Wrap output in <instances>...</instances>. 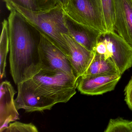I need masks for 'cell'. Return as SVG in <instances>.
<instances>
[{"label": "cell", "mask_w": 132, "mask_h": 132, "mask_svg": "<svg viewBox=\"0 0 132 132\" xmlns=\"http://www.w3.org/2000/svg\"><path fill=\"white\" fill-rule=\"evenodd\" d=\"M115 30L132 46V0H115Z\"/></svg>", "instance_id": "8fae6325"}, {"label": "cell", "mask_w": 132, "mask_h": 132, "mask_svg": "<svg viewBox=\"0 0 132 132\" xmlns=\"http://www.w3.org/2000/svg\"><path fill=\"white\" fill-rule=\"evenodd\" d=\"M18 95L15 100L17 109H23L27 112L50 110L57 104L43 96L24 81L17 85Z\"/></svg>", "instance_id": "52a82bcc"}, {"label": "cell", "mask_w": 132, "mask_h": 132, "mask_svg": "<svg viewBox=\"0 0 132 132\" xmlns=\"http://www.w3.org/2000/svg\"><path fill=\"white\" fill-rule=\"evenodd\" d=\"M121 75L83 76L78 81V90L88 95H102L113 91L120 79Z\"/></svg>", "instance_id": "ba28073f"}, {"label": "cell", "mask_w": 132, "mask_h": 132, "mask_svg": "<svg viewBox=\"0 0 132 132\" xmlns=\"http://www.w3.org/2000/svg\"><path fill=\"white\" fill-rule=\"evenodd\" d=\"M8 10L10 72L17 85L40 69L38 46L41 34L15 10Z\"/></svg>", "instance_id": "6da1fadb"}, {"label": "cell", "mask_w": 132, "mask_h": 132, "mask_svg": "<svg viewBox=\"0 0 132 132\" xmlns=\"http://www.w3.org/2000/svg\"><path fill=\"white\" fill-rule=\"evenodd\" d=\"M10 51L8 21L4 20L2 23V30L0 42V76L1 79L5 78L6 59Z\"/></svg>", "instance_id": "5bb4252c"}, {"label": "cell", "mask_w": 132, "mask_h": 132, "mask_svg": "<svg viewBox=\"0 0 132 132\" xmlns=\"http://www.w3.org/2000/svg\"><path fill=\"white\" fill-rule=\"evenodd\" d=\"M65 21L69 35L87 50L94 51L102 32L75 21L65 14Z\"/></svg>", "instance_id": "30bf717a"}, {"label": "cell", "mask_w": 132, "mask_h": 132, "mask_svg": "<svg viewBox=\"0 0 132 132\" xmlns=\"http://www.w3.org/2000/svg\"><path fill=\"white\" fill-rule=\"evenodd\" d=\"M37 11L50 10L57 6L56 0H33Z\"/></svg>", "instance_id": "ac0fdd59"}, {"label": "cell", "mask_w": 132, "mask_h": 132, "mask_svg": "<svg viewBox=\"0 0 132 132\" xmlns=\"http://www.w3.org/2000/svg\"><path fill=\"white\" fill-rule=\"evenodd\" d=\"M69 48L68 58L71 62L77 77L84 75L94 57L95 53L90 51L76 42L68 34L63 35Z\"/></svg>", "instance_id": "7c38bea8"}, {"label": "cell", "mask_w": 132, "mask_h": 132, "mask_svg": "<svg viewBox=\"0 0 132 132\" xmlns=\"http://www.w3.org/2000/svg\"><path fill=\"white\" fill-rule=\"evenodd\" d=\"M106 31H115V0H101Z\"/></svg>", "instance_id": "9a60e30c"}, {"label": "cell", "mask_w": 132, "mask_h": 132, "mask_svg": "<svg viewBox=\"0 0 132 132\" xmlns=\"http://www.w3.org/2000/svg\"><path fill=\"white\" fill-rule=\"evenodd\" d=\"M0 92V132H2L10 123L20 119L14 100L16 92L10 82H2Z\"/></svg>", "instance_id": "9c48e42d"}, {"label": "cell", "mask_w": 132, "mask_h": 132, "mask_svg": "<svg viewBox=\"0 0 132 132\" xmlns=\"http://www.w3.org/2000/svg\"><path fill=\"white\" fill-rule=\"evenodd\" d=\"M69 0H56L57 4L63 7L65 6L68 3Z\"/></svg>", "instance_id": "44dd1931"}, {"label": "cell", "mask_w": 132, "mask_h": 132, "mask_svg": "<svg viewBox=\"0 0 132 132\" xmlns=\"http://www.w3.org/2000/svg\"><path fill=\"white\" fill-rule=\"evenodd\" d=\"M6 4L12 3L30 10L37 11L33 0H3Z\"/></svg>", "instance_id": "d6986e66"}, {"label": "cell", "mask_w": 132, "mask_h": 132, "mask_svg": "<svg viewBox=\"0 0 132 132\" xmlns=\"http://www.w3.org/2000/svg\"><path fill=\"white\" fill-rule=\"evenodd\" d=\"M62 8L75 21L102 33L106 32L101 0H69Z\"/></svg>", "instance_id": "277c9868"}, {"label": "cell", "mask_w": 132, "mask_h": 132, "mask_svg": "<svg viewBox=\"0 0 132 132\" xmlns=\"http://www.w3.org/2000/svg\"><path fill=\"white\" fill-rule=\"evenodd\" d=\"M78 79L59 70L40 69L24 81L56 103H65L76 93Z\"/></svg>", "instance_id": "3957f363"}, {"label": "cell", "mask_w": 132, "mask_h": 132, "mask_svg": "<svg viewBox=\"0 0 132 132\" xmlns=\"http://www.w3.org/2000/svg\"><path fill=\"white\" fill-rule=\"evenodd\" d=\"M130 123H131V127H132V121H131V122H130Z\"/></svg>", "instance_id": "7402d4cb"}, {"label": "cell", "mask_w": 132, "mask_h": 132, "mask_svg": "<svg viewBox=\"0 0 132 132\" xmlns=\"http://www.w3.org/2000/svg\"><path fill=\"white\" fill-rule=\"evenodd\" d=\"M38 52L40 69L58 70L79 79L65 54L41 34Z\"/></svg>", "instance_id": "5b68a950"}, {"label": "cell", "mask_w": 132, "mask_h": 132, "mask_svg": "<svg viewBox=\"0 0 132 132\" xmlns=\"http://www.w3.org/2000/svg\"><path fill=\"white\" fill-rule=\"evenodd\" d=\"M131 121L118 117L110 119L105 132H132Z\"/></svg>", "instance_id": "2e32d148"}, {"label": "cell", "mask_w": 132, "mask_h": 132, "mask_svg": "<svg viewBox=\"0 0 132 132\" xmlns=\"http://www.w3.org/2000/svg\"><path fill=\"white\" fill-rule=\"evenodd\" d=\"M6 5L7 9L12 8L19 13L41 34L68 57L69 48L63 35L68 34V32L65 25V14L61 6L57 4L47 10L33 11L12 3Z\"/></svg>", "instance_id": "7a4b0ae2"}, {"label": "cell", "mask_w": 132, "mask_h": 132, "mask_svg": "<svg viewBox=\"0 0 132 132\" xmlns=\"http://www.w3.org/2000/svg\"><path fill=\"white\" fill-rule=\"evenodd\" d=\"M125 100L130 110H132V77L124 89Z\"/></svg>", "instance_id": "ffe728a7"}, {"label": "cell", "mask_w": 132, "mask_h": 132, "mask_svg": "<svg viewBox=\"0 0 132 132\" xmlns=\"http://www.w3.org/2000/svg\"><path fill=\"white\" fill-rule=\"evenodd\" d=\"M4 132H38L37 127L33 123H26L18 121L10 123Z\"/></svg>", "instance_id": "e0dca14e"}, {"label": "cell", "mask_w": 132, "mask_h": 132, "mask_svg": "<svg viewBox=\"0 0 132 132\" xmlns=\"http://www.w3.org/2000/svg\"><path fill=\"white\" fill-rule=\"evenodd\" d=\"M100 37L106 45L108 57L122 75L132 66V46L115 31L102 33Z\"/></svg>", "instance_id": "8992f818"}, {"label": "cell", "mask_w": 132, "mask_h": 132, "mask_svg": "<svg viewBox=\"0 0 132 132\" xmlns=\"http://www.w3.org/2000/svg\"><path fill=\"white\" fill-rule=\"evenodd\" d=\"M94 53L92 61L82 76L120 75L117 67L110 58L106 59L103 55Z\"/></svg>", "instance_id": "4fadbf2b"}]
</instances>
